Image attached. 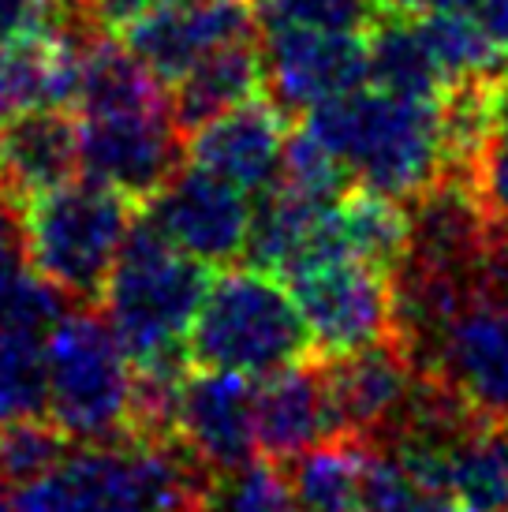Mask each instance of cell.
Masks as SVG:
<instances>
[{
	"instance_id": "obj_9",
	"label": "cell",
	"mask_w": 508,
	"mask_h": 512,
	"mask_svg": "<svg viewBox=\"0 0 508 512\" xmlns=\"http://www.w3.org/2000/svg\"><path fill=\"white\" fill-rule=\"evenodd\" d=\"M318 359L393 337V273L352 255L307 258L284 273Z\"/></svg>"
},
{
	"instance_id": "obj_15",
	"label": "cell",
	"mask_w": 508,
	"mask_h": 512,
	"mask_svg": "<svg viewBox=\"0 0 508 512\" xmlns=\"http://www.w3.org/2000/svg\"><path fill=\"white\" fill-rule=\"evenodd\" d=\"M288 135V113L269 94H262L191 131L187 161L258 199L269 187L281 184Z\"/></svg>"
},
{
	"instance_id": "obj_16",
	"label": "cell",
	"mask_w": 508,
	"mask_h": 512,
	"mask_svg": "<svg viewBox=\"0 0 508 512\" xmlns=\"http://www.w3.org/2000/svg\"><path fill=\"white\" fill-rule=\"evenodd\" d=\"M176 438L213 475L251 464L258 456L251 374L202 367L187 374L176 400Z\"/></svg>"
},
{
	"instance_id": "obj_8",
	"label": "cell",
	"mask_w": 508,
	"mask_h": 512,
	"mask_svg": "<svg viewBox=\"0 0 508 512\" xmlns=\"http://www.w3.org/2000/svg\"><path fill=\"white\" fill-rule=\"evenodd\" d=\"M64 296L27 258L19 210L0 199V423L45 412V341Z\"/></svg>"
},
{
	"instance_id": "obj_28",
	"label": "cell",
	"mask_w": 508,
	"mask_h": 512,
	"mask_svg": "<svg viewBox=\"0 0 508 512\" xmlns=\"http://www.w3.org/2000/svg\"><path fill=\"white\" fill-rule=\"evenodd\" d=\"M202 512H299V505L281 464L254 456L251 464L213 479Z\"/></svg>"
},
{
	"instance_id": "obj_25",
	"label": "cell",
	"mask_w": 508,
	"mask_h": 512,
	"mask_svg": "<svg viewBox=\"0 0 508 512\" xmlns=\"http://www.w3.org/2000/svg\"><path fill=\"white\" fill-rule=\"evenodd\" d=\"M467 184L479 195L490 221L508 228V68L486 79L482 139L471 157Z\"/></svg>"
},
{
	"instance_id": "obj_33",
	"label": "cell",
	"mask_w": 508,
	"mask_h": 512,
	"mask_svg": "<svg viewBox=\"0 0 508 512\" xmlns=\"http://www.w3.org/2000/svg\"><path fill=\"white\" fill-rule=\"evenodd\" d=\"M385 12L423 15V12H475L479 0H381Z\"/></svg>"
},
{
	"instance_id": "obj_29",
	"label": "cell",
	"mask_w": 508,
	"mask_h": 512,
	"mask_svg": "<svg viewBox=\"0 0 508 512\" xmlns=\"http://www.w3.org/2000/svg\"><path fill=\"white\" fill-rule=\"evenodd\" d=\"M381 15V0H258V30H370Z\"/></svg>"
},
{
	"instance_id": "obj_21",
	"label": "cell",
	"mask_w": 508,
	"mask_h": 512,
	"mask_svg": "<svg viewBox=\"0 0 508 512\" xmlns=\"http://www.w3.org/2000/svg\"><path fill=\"white\" fill-rule=\"evenodd\" d=\"M367 83L381 86L389 94H404L415 101H449L456 86L441 72L415 15L385 12L381 8L378 23L367 30Z\"/></svg>"
},
{
	"instance_id": "obj_27",
	"label": "cell",
	"mask_w": 508,
	"mask_h": 512,
	"mask_svg": "<svg viewBox=\"0 0 508 512\" xmlns=\"http://www.w3.org/2000/svg\"><path fill=\"white\" fill-rule=\"evenodd\" d=\"M71 449V438L49 415H23L0 423V479L19 490L42 479Z\"/></svg>"
},
{
	"instance_id": "obj_32",
	"label": "cell",
	"mask_w": 508,
	"mask_h": 512,
	"mask_svg": "<svg viewBox=\"0 0 508 512\" xmlns=\"http://www.w3.org/2000/svg\"><path fill=\"white\" fill-rule=\"evenodd\" d=\"M475 15H479V23L486 27V34H490V42H494L497 49H501V57L508 60V0H479Z\"/></svg>"
},
{
	"instance_id": "obj_10",
	"label": "cell",
	"mask_w": 508,
	"mask_h": 512,
	"mask_svg": "<svg viewBox=\"0 0 508 512\" xmlns=\"http://www.w3.org/2000/svg\"><path fill=\"white\" fill-rule=\"evenodd\" d=\"M79 124V169L146 206L184 165V131L172 109L86 113Z\"/></svg>"
},
{
	"instance_id": "obj_14",
	"label": "cell",
	"mask_w": 508,
	"mask_h": 512,
	"mask_svg": "<svg viewBox=\"0 0 508 512\" xmlns=\"http://www.w3.org/2000/svg\"><path fill=\"white\" fill-rule=\"evenodd\" d=\"M322 374L337 434H355L374 445L393 438L419 382V367L396 337H385L348 356L322 359Z\"/></svg>"
},
{
	"instance_id": "obj_30",
	"label": "cell",
	"mask_w": 508,
	"mask_h": 512,
	"mask_svg": "<svg viewBox=\"0 0 508 512\" xmlns=\"http://www.w3.org/2000/svg\"><path fill=\"white\" fill-rule=\"evenodd\" d=\"M281 184L296 187V191L318 202H337L352 187V176L340 165V157L307 124H299V128H292L288 146H284Z\"/></svg>"
},
{
	"instance_id": "obj_5",
	"label": "cell",
	"mask_w": 508,
	"mask_h": 512,
	"mask_svg": "<svg viewBox=\"0 0 508 512\" xmlns=\"http://www.w3.org/2000/svg\"><path fill=\"white\" fill-rule=\"evenodd\" d=\"M135 221V202L101 180H68L19 206L23 243L34 273L68 303H101Z\"/></svg>"
},
{
	"instance_id": "obj_11",
	"label": "cell",
	"mask_w": 508,
	"mask_h": 512,
	"mask_svg": "<svg viewBox=\"0 0 508 512\" xmlns=\"http://www.w3.org/2000/svg\"><path fill=\"white\" fill-rule=\"evenodd\" d=\"M269 72V98L288 116L311 113L314 105L340 98L367 83V30H262Z\"/></svg>"
},
{
	"instance_id": "obj_20",
	"label": "cell",
	"mask_w": 508,
	"mask_h": 512,
	"mask_svg": "<svg viewBox=\"0 0 508 512\" xmlns=\"http://www.w3.org/2000/svg\"><path fill=\"white\" fill-rule=\"evenodd\" d=\"M370 456H374V441L355 438V434H333L281 464L299 512L363 509Z\"/></svg>"
},
{
	"instance_id": "obj_23",
	"label": "cell",
	"mask_w": 508,
	"mask_h": 512,
	"mask_svg": "<svg viewBox=\"0 0 508 512\" xmlns=\"http://www.w3.org/2000/svg\"><path fill=\"white\" fill-rule=\"evenodd\" d=\"M445 486L460 512H508V419L475 415L449 441Z\"/></svg>"
},
{
	"instance_id": "obj_2",
	"label": "cell",
	"mask_w": 508,
	"mask_h": 512,
	"mask_svg": "<svg viewBox=\"0 0 508 512\" xmlns=\"http://www.w3.org/2000/svg\"><path fill=\"white\" fill-rule=\"evenodd\" d=\"M303 124L340 157L352 184L400 202L452 176L445 101H415L363 83L314 105Z\"/></svg>"
},
{
	"instance_id": "obj_19",
	"label": "cell",
	"mask_w": 508,
	"mask_h": 512,
	"mask_svg": "<svg viewBox=\"0 0 508 512\" xmlns=\"http://www.w3.org/2000/svg\"><path fill=\"white\" fill-rule=\"evenodd\" d=\"M262 94H269V72L258 34L213 49L210 57H202L191 72L169 86L172 116L184 135Z\"/></svg>"
},
{
	"instance_id": "obj_4",
	"label": "cell",
	"mask_w": 508,
	"mask_h": 512,
	"mask_svg": "<svg viewBox=\"0 0 508 512\" xmlns=\"http://www.w3.org/2000/svg\"><path fill=\"white\" fill-rule=\"evenodd\" d=\"M210 281L206 262L172 247L150 217L135 214L101 292L105 318L127 348L131 367L191 363L187 333Z\"/></svg>"
},
{
	"instance_id": "obj_17",
	"label": "cell",
	"mask_w": 508,
	"mask_h": 512,
	"mask_svg": "<svg viewBox=\"0 0 508 512\" xmlns=\"http://www.w3.org/2000/svg\"><path fill=\"white\" fill-rule=\"evenodd\" d=\"M333 404L325 389L322 359H299L262 374L254 385V438L266 460L288 464L311 445L333 438Z\"/></svg>"
},
{
	"instance_id": "obj_36",
	"label": "cell",
	"mask_w": 508,
	"mask_h": 512,
	"mask_svg": "<svg viewBox=\"0 0 508 512\" xmlns=\"http://www.w3.org/2000/svg\"><path fill=\"white\" fill-rule=\"evenodd\" d=\"M4 116H8V109H4V98H0V120H4Z\"/></svg>"
},
{
	"instance_id": "obj_22",
	"label": "cell",
	"mask_w": 508,
	"mask_h": 512,
	"mask_svg": "<svg viewBox=\"0 0 508 512\" xmlns=\"http://www.w3.org/2000/svg\"><path fill=\"white\" fill-rule=\"evenodd\" d=\"M329 236L340 255L393 273L411 247V210L393 195L352 184L329 206Z\"/></svg>"
},
{
	"instance_id": "obj_24",
	"label": "cell",
	"mask_w": 508,
	"mask_h": 512,
	"mask_svg": "<svg viewBox=\"0 0 508 512\" xmlns=\"http://www.w3.org/2000/svg\"><path fill=\"white\" fill-rule=\"evenodd\" d=\"M329 206L333 202H318L288 184L269 187L266 195H258V202H254L251 232H247V247H243L247 262L254 270L284 277L288 266L303 255V247L318 232Z\"/></svg>"
},
{
	"instance_id": "obj_31",
	"label": "cell",
	"mask_w": 508,
	"mask_h": 512,
	"mask_svg": "<svg viewBox=\"0 0 508 512\" xmlns=\"http://www.w3.org/2000/svg\"><path fill=\"white\" fill-rule=\"evenodd\" d=\"M68 19L57 0H0V49L42 38Z\"/></svg>"
},
{
	"instance_id": "obj_13",
	"label": "cell",
	"mask_w": 508,
	"mask_h": 512,
	"mask_svg": "<svg viewBox=\"0 0 508 512\" xmlns=\"http://www.w3.org/2000/svg\"><path fill=\"white\" fill-rule=\"evenodd\" d=\"M254 30L258 19L247 0H157L116 38L172 86L213 49L251 38Z\"/></svg>"
},
{
	"instance_id": "obj_26",
	"label": "cell",
	"mask_w": 508,
	"mask_h": 512,
	"mask_svg": "<svg viewBox=\"0 0 508 512\" xmlns=\"http://www.w3.org/2000/svg\"><path fill=\"white\" fill-rule=\"evenodd\" d=\"M359 512H460L449 490L389 445H374Z\"/></svg>"
},
{
	"instance_id": "obj_6",
	"label": "cell",
	"mask_w": 508,
	"mask_h": 512,
	"mask_svg": "<svg viewBox=\"0 0 508 512\" xmlns=\"http://www.w3.org/2000/svg\"><path fill=\"white\" fill-rule=\"evenodd\" d=\"M307 352H314L311 329L292 288L281 285L277 273L254 266L221 270V277H213L187 333L191 367L236 370L251 378L299 363Z\"/></svg>"
},
{
	"instance_id": "obj_34",
	"label": "cell",
	"mask_w": 508,
	"mask_h": 512,
	"mask_svg": "<svg viewBox=\"0 0 508 512\" xmlns=\"http://www.w3.org/2000/svg\"><path fill=\"white\" fill-rule=\"evenodd\" d=\"M0 512H19V505H15V490L4 479H0Z\"/></svg>"
},
{
	"instance_id": "obj_7",
	"label": "cell",
	"mask_w": 508,
	"mask_h": 512,
	"mask_svg": "<svg viewBox=\"0 0 508 512\" xmlns=\"http://www.w3.org/2000/svg\"><path fill=\"white\" fill-rule=\"evenodd\" d=\"M135 367L109 318L64 307L45 341V415L75 441H113L131 427Z\"/></svg>"
},
{
	"instance_id": "obj_35",
	"label": "cell",
	"mask_w": 508,
	"mask_h": 512,
	"mask_svg": "<svg viewBox=\"0 0 508 512\" xmlns=\"http://www.w3.org/2000/svg\"><path fill=\"white\" fill-rule=\"evenodd\" d=\"M57 4L68 15H86V4H90V0H57Z\"/></svg>"
},
{
	"instance_id": "obj_18",
	"label": "cell",
	"mask_w": 508,
	"mask_h": 512,
	"mask_svg": "<svg viewBox=\"0 0 508 512\" xmlns=\"http://www.w3.org/2000/svg\"><path fill=\"white\" fill-rule=\"evenodd\" d=\"M79 124L68 109H23L0 120V199H27L75 180Z\"/></svg>"
},
{
	"instance_id": "obj_1",
	"label": "cell",
	"mask_w": 508,
	"mask_h": 512,
	"mask_svg": "<svg viewBox=\"0 0 508 512\" xmlns=\"http://www.w3.org/2000/svg\"><path fill=\"white\" fill-rule=\"evenodd\" d=\"M471 270L404 258L393 270V337L423 374L508 419V299L475 285Z\"/></svg>"
},
{
	"instance_id": "obj_12",
	"label": "cell",
	"mask_w": 508,
	"mask_h": 512,
	"mask_svg": "<svg viewBox=\"0 0 508 512\" xmlns=\"http://www.w3.org/2000/svg\"><path fill=\"white\" fill-rule=\"evenodd\" d=\"M142 210L172 247L206 266H228L236 255H243L254 214L251 195L191 161L180 165Z\"/></svg>"
},
{
	"instance_id": "obj_3",
	"label": "cell",
	"mask_w": 508,
	"mask_h": 512,
	"mask_svg": "<svg viewBox=\"0 0 508 512\" xmlns=\"http://www.w3.org/2000/svg\"><path fill=\"white\" fill-rule=\"evenodd\" d=\"M213 475L184 441L124 434L68 449L15 490L19 512H202Z\"/></svg>"
}]
</instances>
